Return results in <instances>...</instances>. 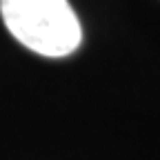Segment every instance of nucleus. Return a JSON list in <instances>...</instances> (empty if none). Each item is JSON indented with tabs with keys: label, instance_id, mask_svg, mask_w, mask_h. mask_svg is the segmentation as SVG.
Wrapping results in <instances>:
<instances>
[{
	"label": "nucleus",
	"instance_id": "nucleus-1",
	"mask_svg": "<svg viewBox=\"0 0 160 160\" xmlns=\"http://www.w3.org/2000/svg\"><path fill=\"white\" fill-rule=\"evenodd\" d=\"M0 16L20 45L47 58L69 56L82 40L67 0H0Z\"/></svg>",
	"mask_w": 160,
	"mask_h": 160
}]
</instances>
